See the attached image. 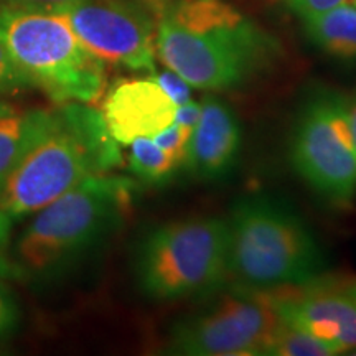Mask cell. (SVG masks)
I'll use <instances>...</instances> for the list:
<instances>
[{
	"instance_id": "cell-1",
	"label": "cell",
	"mask_w": 356,
	"mask_h": 356,
	"mask_svg": "<svg viewBox=\"0 0 356 356\" xmlns=\"http://www.w3.org/2000/svg\"><path fill=\"white\" fill-rule=\"evenodd\" d=\"M157 58L191 88L228 91L277 56L279 43L225 0H175L157 24Z\"/></svg>"
},
{
	"instance_id": "cell-2",
	"label": "cell",
	"mask_w": 356,
	"mask_h": 356,
	"mask_svg": "<svg viewBox=\"0 0 356 356\" xmlns=\"http://www.w3.org/2000/svg\"><path fill=\"white\" fill-rule=\"evenodd\" d=\"M122 163L101 111L83 102L56 104L38 140L0 185V208L12 220L32 216L88 178Z\"/></svg>"
},
{
	"instance_id": "cell-3",
	"label": "cell",
	"mask_w": 356,
	"mask_h": 356,
	"mask_svg": "<svg viewBox=\"0 0 356 356\" xmlns=\"http://www.w3.org/2000/svg\"><path fill=\"white\" fill-rule=\"evenodd\" d=\"M136 195L131 178L96 175L32 215L12 249L17 279L66 274L122 221Z\"/></svg>"
},
{
	"instance_id": "cell-4",
	"label": "cell",
	"mask_w": 356,
	"mask_h": 356,
	"mask_svg": "<svg viewBox=\"0 0 356 356\" xmlns=\"http://www.w3.org/2000/svg\"><path fill=\"white\" fill-rule=\"evenodd\" d=\"M228 225V280L259 292L299 287L325 270L322 248L304 220L270 197L241 198Z\"/></svg>"
},
{
	"instance_id": "cell-5",
	"label": "cell",
	"mask_w": 356,
	"mask_h": 356,
	"mask_svg": "<svg viewBox=\"0 0 356 356\" xmlns=\"http://www.w3.org/2000/svg\"><path fill=\"white\" fill-rule=\"evenodd\" d=\"M0 43L17 68L56 104H92L106 91V65L63 13L37 7L0 8Z\"/></svg>"
},
{
	"instance_id": "cell-6",
	"label": "cell",
	"mask_w": 356,
	"mask_h": 356,
	"mask_svg": "<svg viewBox=\"0 0 356 356\" xmlns=\"http://www.w3.org/2000/svg\"><path fill=\"white\" fill-rule=\"evenodd\" d=\"M136 274L149 299L175 302L218 292L228 282V225L221 218L172 221L149 233Z\"/></svg>"
},
{
	"instance_id": "cell-7",
	"label": "cell",
	"mask_w": 356,
	"mask_h": 356,
	"mask_svg": "<svg viewBox=\"0 0 356 356\" xmlns=\"http://www.w3.org/2000/svg\"><path fill=\"white\" fill-rule=\"evenodd\" d=\"M293 170L337 207L356 197V145L340 92L320 88L304 102L291 139Z\"/></svg>"
},
{
	"instance_id": "cell-8",
	"label": "cell",
	"mask_w": 356,
	"mask_h": 356,
	"mask_svg": "<svg viewBox=\"0 0 356 356\" xmlns=\"http://www.w3.org/2000/svg\"><path fill=\"white\" fill-rule=\"evenodd\" d=\"M280 325L269 292L231 286L208 309L175 323L167 351L185 356L267 355Z\"/></svg>"
},
{
	"instance_id": "cell-9",
	"label": "cell",
	"mask_w": 356,
	"mask_h": 356,
	"mask_svg": "<svg viewBox=\"0 0 356 356\" xmlns=\"http://www.w3.org/2000/svg\"><path fill=\"white\" fill-rule=\"evenodd\" d=\"M104 65L155 71L159 17L139 0H79L60 10Z\"/></svg>"
},
{
	"instance_id": "cell-10",
	"label": "cell",
	"mask_w": 356,
	"mask_h": 356,
	"mask_svg": "<svg viewBox=\"0 0 356 356\" xmlns=\"http://www.w3.org/2000/svg\"><path fill=\"white\" fill-rule=\"evenodd\" d=\"M318 280L269 292L275 312L286 323L337 346L341 353L356 350V297L345 287L325 286Z\"/></svg>"
},
{
	"instance_id": "cell-11",
	"label": "cell",
	"mask_w": 356,
	"mask_h": 356,
	"mask_svg": "<svg viewBox=\"0 0 356 356\" xmlns=\"http://www.w3.org/2000/svg\"><path fill=\"white\" fill-rule=\"evenodd\" d=\"M177 104L154 74L124 78L108 89L102 118L113 139L129 145L140 137H154L175 121Z\"/></svg>"
},
{
	"instance_id": "cell-12",
	"label": "cell",
	"mask_w": 356,
	"mask_h": 356,
	"mask_svg": "<svg viewBox=\"0 0 356 356\" xmlns=\"http://www.w3.org/2000/svg\"><path fill=\"white\" fill-rule=\"evenodd\" d=\"M241 149V124L234 111L215 96L202 102V115L191 131L184 165L200 180H220L233 170Z\"/></svg>"
},
{
	"instance_id": "cell-13",
	"label": "cell",
	"mask_w": 356,
	"mask_h": 356,
	"mask_svg": "<svg viewBox=\"0 0 356 356\" xmlns=\"http://www.w3.org/2000/svg\"><path fill=\"white\" fill-rule=\"evenodd\" d=\"M51 109H10L0 114V185L10 177L38 140L50 121Z\"/></svg>"
},
{
	"instance_id": "cell-14",
	"label": "cell",
	"mask_w": 356,
	"mask_h": 356,
	"mask_svg": "<svg viewBox=\"0 0 356 356\" xmlns=\"http://www.w3.org/2000/svg\"><path fill=\"white\" fill-rule=\"evenodd\" d=\"M307 37L337 60H356V2L346 0L330 10L304 20Z\"/></svg>"
},
{
	"instance_id": "cell-15",
	"label": "cell",
	"mask_w": 356,
	"mask_h": 356,
	"mask_svg": "<svg viewBox=\"0 0 356 356\" xmlns=\"http://www.w3.org/2000/svg\"><path fill=\"white\" fill-rule=\"evenodd\" d=\"M129 147L127 162L131 172L147 184H163L175 175L181 163L168 155L152 137H140Z\"/></svg>"
},
{
	"instance_id": "cell-16",
	"label": "cell",
	"mask_w": 356,
	"mask_h": 356,
	"mask_svg": "<svg viewBox=\"0 0 356 356\" xmlns=\"http://www.w3.org/2000/svg\"><path fill=\"white\" fill-rule=\"evenodd\" d=\"M341 351L327 341L292 327L282 320L267 356H333Z\"/></svg>"
},
{
	"instance_id": "cell-17",
	"label": "cell",
	"mask_w": 356,
	"mask_h": 356,
	"mask_svg": "<svg viewBox=\"0 0 356 356\" xmlns=\"http://www.w3.org/2000/svg\"><path fill=\"white\" fill-rule=\"evenodd\" d=\"M191 131L193 129L181 126V124L173 122L167 129H163L162 132H159L157 136H154L152 139L162 147L168 155H172L173 159L184 165L186 150H188Z\"/></svg>"
},
{
	"instance_id": "cell-18",
	"label": "cell",
	"mask_w": 356,
	"mask_h": 356,
	"mask_svg": "<svg viewBox=\"0 0 356 356\" xmlns=\"http://www.w3.org/2000/svg\"><path fill=\"white\" fill-rule=\"evenodd\" d=\"M29 88H32V84L13 63L6 47L0 43V96L19 95Z\"/></svg>"
},
{
	"instance_id": "cell-19",
	"label": "cell",
	"mask_w": 356,
	"mask_h": 356,
	"mask_svg": "<svg viewBox=\"0 0 356 356\" xmlns=\"http://www.w3.org/2000/svg\"><path fill=\"white\" fill-rule=\"evenodd\" d=\"M12 218L0 208V277L17 279L12 259Z\"/></svg>"
},
{
	"instance_id": "cell-20",
	"label": "cell",
	"mask_w": 356,
	"mask_h": 356,
	"mask_svg": "<svg viewBox=\"0 0 356 356\" xmlns=\"http://www.w3.org/2000/svg\"><path fill=\"white\" fill-rule=\"evenodd\" d=\"M0 277V338L7 337L19 325L20 309L15 296Z\"/></svg>"
},
{
	"instance_id": "cell-21",
	"label": "cell",
	"mask_w": 356,
	"mask_h": 356,
	"mask_svg": "<svg viewBox=\"0 0 356 356\" xmlns=\"http://www.w3.org/2000/svg\"><path fill=\"white\" fill-rule=\"evenodd\" d=\"M155 79L160 83V86L167 91V95L172 97L175 104H184V102L190 101V84L185 81L184 78L178 76L170 70H163L160 73H152Z\"/></svg>"
},
{
	"instance_id": "cell-22",
	"label": "cell",
	"mask_w": 356,
	"mask_h": 356,
	"mask_svg": "<svg viewBox=\"0 0 356 356\" xmlns=\"http://www.w3.org/2000/svg\"><path fill=\"white\" fill-rule=\"evenodd\" d=\"M293 12L300 15L302 20L310 19V17L320 15V13L330 10V8L340 6L346 0H284Z\"/></svg>"
},
{
	"instance_id": "cell-23",
	"label": "cell",
	"mask_w": 356,
	"mask_h": 356,
	"mask_svg": "<svg viewBox=\"0 0 356 356\" xmlns=\"http://www.w3.org/2000/svg\"><path fill=\"white\" fill-rule=\"evenodd\" d=\"M200 115H202V102H193L190 99L184 102V104L177 106L175 121L173 122L193 129L195 124L198 122Z\"/></svg>"
},
{
	"instance_id": "cell-24",
	"label": "cell",
	"mask_w": 356,
	"mask_h": 356,
	"mask_svg": "<svg viewBox=\"0 0 356 356\" xmlns=\"http://www.w3.org/2000/svg\"><path fill=\"white\" fill-rule=\"evenodd\" d=\"M17 2L24 3L29 7L37 8H47V10H60V8L73 6V3L79 2V0H17Z\"/></svg>"
},
{
	"instance_id": "cell-25",
	"label": "cell",
	"mask_w": 356,
	"mask_h": 356,
	"mask_svg": "<svg viewBox=\"0 0 356 356\" xmlns=\"http://www.w3.org/2000/svg\"><path fill=\"white\" fill-rule=\"evenodd\" d=\"M341 101H343L345 114L348 118L351 134H353L355 145H356V92H351V95H341Z\"/></svg>"
},
{
	"instance_id": "cell-26",
	"label": "cell",
	"mask_w": 356,
	"mask_h": 356,
	"mask_svg": "<svg viewBox=\"0 0 356 356\" xmlns=\"http://www.w3.org/2000/svg\"><path fill=\"white\" fill-rule=\"evenodd\" d=\"M10 109H12V106H10V104H7V102L0 101V114L7 113V111H10Z\"/></svg>"
},
{
	"instance_id": "cell-27",
	"label": "cell",
	"mask_w": 356,
	"mask_h": 356,
	"mask_svg": "<svg viewBox=\"0 0 356 356\" xmlns=\"http://www.w3.org/2000/svg\"><path fill=\"white\" fill-rule=\"evenodd\" d=\"M346 291H348L350 293H353V296L356 297V280L355 282H351V284H348V286H343Z\"/></svg>"
},
{
	"instance_id": "cell-28",
	"label": "cell",
	"mask_w": 356,
	"mask_h": 356,
	"mask_svg": "<svg viewBox=\"0 0 356 356\" xmlns=\"http://www.w3.org/2000/svg\"><path fill=\"white\" fill-rule=\"evenodd\" d=\"M355 2H356V0H355Z\"/></svg>"
}]
</instances>
